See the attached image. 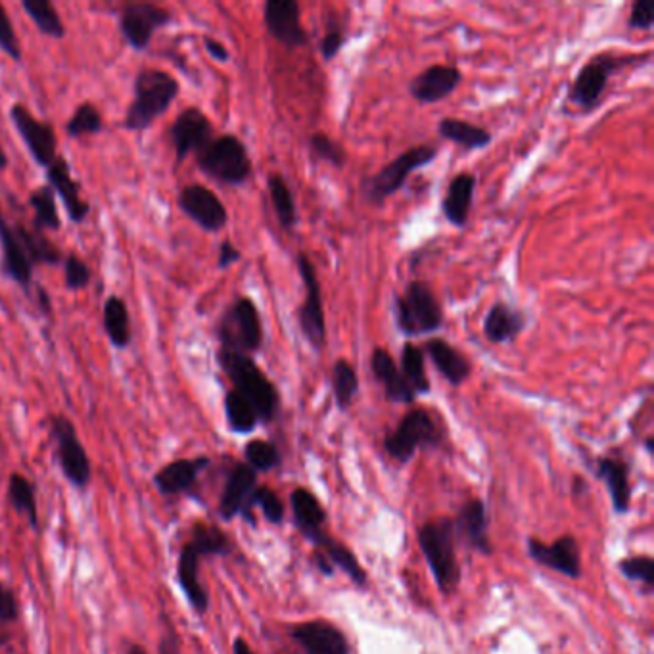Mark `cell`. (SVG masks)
I'll return each instance as SVG.
<instances>
[{
  "label": "cell",
  "mask_w": 654,
  "mask_h": 654,
  "mask_svg": "<svg viewBox=\"0 0 654 654\" xmlns=\"http://www.w3.org/2000/svg\"><path fill=\"white\" fill-rule=\"evenodd\" d=\"M231 539L217 526L196 524L192 538L181 549L177 562V580L187 597L190 607L198 614H206L210 607V597L200 582V561L204 557H219L231 553Z\"/></svg>",
  "instance_id": "obj_1"
},
{
  "label": "cell",
  "mask_w": 654,
  "mask_h": 654,
  "mask_svg": "<svg viewBox=\"0 0 654 654\" xmlns=\"http://www.w3.org/2000/svg\"><path fill=\"white\" fill-rule=\"evenodd\" d=\"M217 363L233 382V390L252 403L259 422H273L277 419L281 409V394L273 380L259 369L252 355L219 348Z\"/></svg>",
  "instance_id": "obj_2"
},
{
  "label": "cell",
  "mask_w": 654,
  "mask_h": 654,
  "mask_svg": "<svg viewBox=\"0 0 654 654\" xmlns=\"http://www.w3.org/2000/svg\"><path fill=\"white\" fill-rule=\"evenodd\" d=\"M135 96L123 119L127 131H146L164 116L179 94V81L164 70H142L135 79Z\"/></svg>",
  "instance_id": "obj_3"
},
{
  "label": "cell",
  "mask_w": 654,
  "mask_h": 654,
  "mask_svg": "<svg viewBox=\"0 0 654 654\" xmlns=\"http://www.w3.org/2000/svg\"><path fill=\"white\" fill-rule=\"evenodd\" d=\"M394 311L398 330L405 338L428 336L444 327V307L426 282H409L396 298Z\"/></svg>",
  "instance_id": "obj_4"
},
{
  "label": "cell",
  "mask_w": 654,
  "mask_h": 654,
  "mask_svg": "<svg viewBox=\"0 0 654 654\" xmlns=\"http://www.w3.org/2000/svg\"><path fill=\"white\" fill-rule=\"evenodd\" d=\"M422 555L436 578L440 591L449 595L461 580V568L455 553V524L451 518L426 522L419 530Z\"/></svg>",
  "instance_id": "obj_5"
},
{
  "label": "cell",
  "mask_w": 654,
  "mask_h": 654,
  "mask_svg": "<svg viewBox=\"0 0 654 654\" xmlns=\"http://www.w3.org/2000/svg\"><path fill=\"white\" fill-rule=\"evenodd\" d=\"M196 164L202 173L227 185L242 187L252 175V160L246 144L234 135L211 139L198 154Z\"/></svg>",
  "instance_id": "obj_6"
},
{
  "label": "cell",
  "mask_w": 654,
  "mask_h": 654,
  "mask_svg": "<svg viewBox=\"0 0 654 654\" xmlns=\"http://www.w3.org/2000/svg\"><path fill=\"white\" fill-rule=\"evenodd\" d=\"M263 321L252 298H236L219 321L217 338L221 348L254 355L263 346Z\"/></svg>",
  "instance_id": "obj_7"
},
{
  "label": "cell",
  "mask_w": 654,
  "mask_h": 654,
  "mask_svg": "<svg viewBox=\"0 0 654 654\" xmlns=\"http://www.w3.org/2000/svg\"><path fill=\"white\" fill-rule=\"evenodd\" d=\"M438 158V148L432 144H419L401 152L398 158L384 165L371 179L365 181V192L369 202L382 206L392 194L405 185L407 177Z\"/></svg>",
  "instance_id": "obj_8"
},
{
  "label": "cell",
  "mask_w": 654,
  "mask_h": 654,
  "mask_svg": "<svg viewBox=\"0 0 654 654\" xmlns=\"http://www.w3.org/2000/svg\"><path fill=\"white\" fill-rule=\"evenodd\" d=\"M440 444V430L426 409H411L403 415L396 430H392L384 447L398 463H409L421 447Z\"/></svg>",
  "instance_id": "obj_9"
},
{
  "label": "cell",
  "mask_w": 654,
  "mask_h": 654,
  "mask_svg": "<svg viewBox=\"0 0 654 654\" xmlns=\"http://www.w3.org/2000/svg\"><path fill=\"white\" fill-rule=\"evenodd\" d=\"M296 267L304 282L305 298L298 309V327L302 330L307 344L315 351H321L327 344V319L321 294V282L317 277L311 259L300 252L296 256Z\"/></svg>",
  "instance_id": "obj_10"
},
{
  "label": "cell",
  "mask_w": 654,
  "mask_h": 654,
  "mask_svg": "<svg viewBox=\"0 0 654 654\" xmlns=\"http://www.w3.org/2000/svg\"><path fill=\"white\" fill-rule=\"evenodd\" d=\"M50 436L56 444V457L64 476L70 480L71 486L85 490L91 484L93 468L73 422L64 415L50 417Z\"/></svg>",
  "instance_id": "obj_11"
},
{
  "label": "cell",
  "mask_w": 654,
  "mask_h": 654,
  "mask_svg": "<svg viewBox=\"0 0 654 654\" xmlns=\"http://www.w3.org/2000/svg\"><path fill=\"white\" fill-rule=\"evenodd\" d=\"M624 64H626V58L614 56L610 52L593 56L584 68L578 71V75L570 87L568 98L584 112L593 110L601 102L612 73L620 70Z\"/></svg>",
  "instance_id": "obj_12"
},
{
  "label": "cell",
  "mask_w": 654,
  "mask_h": 654,
  "mask_svg": "<svg viewBox=\"0 0 654 654\" xmlns=\"http://www.w3.org/2000/svg\"><path fill=\"white\" fill-rule=\"evenodd\" d=\"M173 20L171 12L152 2L125 4L119 14V31L133 50H146L156 31Z\"/></svg>",
  "instance_id": "obj_13"
},
{
  "label": "cell",
  "mask_w": 654,
  "mask_h": 654,
  "mask_svg": "<svg viewBox=\"0 0 654 654\" xmlns=\"http://www.w3.org/2000/svg\"><path fill=\"white\" fill-rule=\"evenodd\" d=\"M10 119L16 127V131L22 135L25 146H27L31 158L35 160V164L48 169L58 158V154H56L58 141H56L54 127L47 121L37 119L20 102H16L10 108Z\"/></svg>",
  "instance_id": "obj_14"
},
{
  "label": "cell",
  "mask_w": 654,
  "mask_h": 654,
  "mask_svg": "<svg viewBox=\"0 0 654 654\" xmlns=\"http://www.w3.org/2000/svg\"><path fill=\"white\" fill-rule=\"evenodd\" d=\"M263 22L269 35L282 47L294 50L309 43L302 25V10L296 0H267L263 6Z\"/></svg>",
  "instance_id": "obj_15"
},
{
  "label": "cell",
  "mask_w": 654,
  "mask_h": 654,
  "mask_svg": "<svg viewBox=\"0 0 654 654\" xmlns=\"http://www.w3.org/2000/svg\"><path fill=\"white\" fill-rule=\"evenodd\" d=\"M179 208L206 233H219L229 223V211L219 196L204 185H188L179 194Z\"/></svg>",
  "instance_id": "obj_16"
},
{
  "label": "cell",
  "mask_w": 654,
  "mask_h": 654,
  "mask_svg": "<svg viewBox=\"0 0 654 654\" xmlns=\"http://www.w3.org/2000/svg\"><path fill=\"white\" fill-rule=\"evenodd\" d=\"M177 160L183 162L190 154H198L213 139V125L210 117L198 108L183 110L169 129Z\"/></svg>",
  "instance_id": "obj_17"
},
{
  "label": "cell",
  "mask_w": 654,
  "mask_h": 654,
  "mask_svg": "<svg viewBox=\"0 0 654 654\" xmlns=\"http://www.w3.org/2000/svg\"><path fill=\"white\" fill-rule=\"evenodd\" d=\"M257 488V472L248 465H234L229 472L225 490L219 501V514L225 520H233L236 516H244L250 524H256L252 511V495Z\"/></svg>",
  "instance_id": "obj_18"
},
{
  "label": "cell",
  "mask_w": 654,
  "mask_h": 654,
  "mask_svg": "<svg viewBox=\"0 0 654 654\" xmlns=\"http://www.w3.org/2000/svg\"><path fill=\"white\" fill-rule=\"evenodd\" d=\"M528 553L541 566H547L559 574H564L566 578L576 580L582 576L580 545L572 536H562L551 545L539 539H528Z\"/></svg>",
  "instance_id": "obj_19"
},
{
  "label": "cell",
  "mask_w": 654,
  "mask_h": 654,
  "mask_svg": "<svg viewBox=\"0 0 654 654\" xmlns=\"http://www.w3.org/2000/svg\"><path fill=\"white\" fill-rule=\"evenodd\" d=\"M463 81V73L457 66H430L421 71L411 83L409 94L421 104H436L455 93Z\"/></svg>",
  "instance_id": "obj_20"
},
{
  "label": "cell",
  "mask_w": 654,
  "mask_h": 654,
  "mask_svg": "<svg viewBox=\"0 0 654 654\" xmlns=\"http://www.w3.org/2000/svg\"><path fill=\"white\" fill-rule=\"evenodd\" d=\"M292 639L302 647L304 654H350L348 637L325 620H311L296 626Z\"/></svg>",
  "instance_id": "obj_21"
},
{
  "label": "cell",
  "mask_w": 654,
  "mask_h": 654,
  "mask_svg": "<svg viewBox=\"0 0 654 654\" xmlns=\"http://www.w3.org/2000/svg\"><path fill=\"white\" fill-rule=\"evenodd\" d=\"M47 185L52 187L64 202L73 223H83L91 211V206L81 198V187L71 175L70 164L66 158H56L47 169Z\"/></svg>",
  "instance_id": "obj_22"
},
{
  "label": "cell",
  "mask_w": 654,
  "mask_h": 654,
  "mask_svg": "<svg viewBox=\"0 0 654 654\" xmlns=\"http://www.w3.org/2000/svg\"><path fill=\"white\" fill-rule=\"evenodd\" d=\"M526 327V313L507 302H495L484 317V336L491 344H513Z\"/></svg>",
  "instance_id": "obj_23"
},
{
  "label": "cell",
  "mask_w": 654,
  "mask_h": 654,
  "mask_svg": "<svg viewBox=\"0 0 654 654\" xmlns=\"http://www.w3.org/2000/svg\"><path fill=\"white\" fill-rule=\"evenodd\" d=\"M210 457H194V459H177L173 463H167L162 470L156 472L154 476V486L158 491L171 497V495H179L190 490L198 476L210 467Z\"/></svg>",
  "instance_id": "obj_24"
},
{
  "label": "cell",
  "mask_w": 654,
  "mask_h": 654,
  "mask_svg": "<svg viewBox=\"0 0 654 654\" xmlns=\"http://www.w3.org/2000/svg\"><path fill=\"white\" fill-rule=\"evenodd\" d=\"M371 371H373L376 382L382 386L388 401L403 403V405L415 403V399H417L415 392L405 382L394 357L388 353V350L374 348L373 355H371Z\"/></svg>",
  "instance_id": "obj_25"
},
{
  "label": "cell",
  "mask_w": 654,
  "mask_h": 654,
  "mask_svg": "<svg viewBox=\"0 0 654 654\" xmlns=\"http://www.w3.org/2000/svg\"><path fill=\"white\" fill-rule=\"evenodd\" d=\"M0 246H2V271L8 279L18 282L25 290L31 288L33 281V265L25 256L24 246L16 234V229L10 227L0 211Z\"/></svg>",
  "instance_id": "obj_26"
},
{
  "label": "cell",
  "mask_w": 654,
  "mask_h": 654,
  "mask_svg": "<svg viewBox=\"0 0 654 654\" xmlns=\"http://www.w3.org/2000/svg\"><path fill=\"white\" fill-rule=\"evenodd\" d=\"M422 351L430 357L436 371L442 374L451 386H461L472 373V365L467 355L451 346L444 338H430Z\"/></svg>",
  "instance_id": "obj_27"
},
{
  "label": "cell",
  "mask_w": 654,
  "mask_h": 654,
  "mask_svg": "<svg viewBox=\"0 0 654 654\" xmlns=\"http://www.w3.org/2000/svg\"><path fill=\"white\" fill-rule=\"evenodd\" d=\"M455 534H461L468 547L480 551L482 555H490L491 543L488 534V513L480 499H470L461 509L459 516L453 520Z\"/></svg>",
  "instance_id": "obj_28"
},
{
  "label": "cell",
  "mask_w": 654,
  "mask_h": 654,
  "mask_svg": "<svg viewBox=\"0 0 654 654\" xmlns=\"http://www.w3.org/2000/svg\"><path fill=\"white\" fill-rule=\"evenodd\" d=\"M474 192H476V177L472 173H459L449 181L442 202V213L453 227L457 229L467 227Z\"/></svg>",
  "instance_id": "obj_29"
},
{
  "label": "cell",
  "mask_w": 654,
  "mask_h": 654,
  "mask_svg": "<svg viewBox=\"0 0 654 654\" xmlns=\"http://www.w3.org/2000/svg\"><path fill=\"white\" fill-rule=\"evenodd\" d=\"M597 476L607 484L614 511L628 513L631 501L630 467L622 459L603 457L597 465Z\"/></svg>",
  "instance_id": "obj_30"
},
{
  "label": "cell",
  "mask_w": 654,
  "mask_h": 654,
  "mask_svg": "<svg viewBox=\"0 0 654 654\" xmlns=\"http://www.w3.org/2000/svg\"><path fill=\"white\" fill-rule=\"evenodd\" d=\"M290 505L294 513V522L302 536L307 539L313 538L315 534L323 532V526L327 522V513L321 505V501L305 488H298L290 495Z\"/></svg>",
  "instance_id": "obj_31"
},
{
  "label": "cell",
  "mask_w": 654,
  "mask_h": 654,
  "mask_svg": "<svg viewBox=\"0 0 654 654\" xmlns=\"http://www.w3.org/2000/svg\"><path fill=\"white\" fill-rule=\"evenodd\" d=\"M315 547H317V553H321L325 559H327L328 564L332 568H340L344 570L348 576H350L351 582L355 585H365L367 582V574L365 570L361 568V564L355 559V555L351 553L348 547H344L342 543H338L336 539L330 538L328 534L319 532L315 534L313 538L309 539Z\"/></svg>",
  "instance_id": "obj_32"
},
{
  "label": "cell",
  "mask_w": 654,
  "mask_h": 654,
  "mask_svg": "<svg viewBox=\"0 0 654 654\" xmlns=\"http://www.w3.org/2000/svg\"><path fill=\"white\" fill-rule=\"evenodd\" d=\"M438 133L445 141L461 146L463 150H484L491 144V133L484 127H478L465 119L457 117H444L438 123Z\"/></svg>",
  "instance_id": "obj_33"
},
{
  "label": "cell",
  "mask_w": 654,
  "mask_h": 654,
  "mask_svg": "<svg viewBox=\"0 0 654 654\" xmlns=\"http://www.w3.org/2000/svg\"><path fill=\"white\" fill-rule=\"evenodd\" d=\"M399 371L403 374L405 382L409 388L415 392V396H426L430 394V378L426 373V363H424V351L411 340H407L401 348V357H399Z\"/></svg>",
  "instance_id": "obj_34"
},
{
  "label": "cell",
  "mask_w": 654,
  "mask_h": 654,
  "mask_svg": "<svg viewBox=\"0 0 654 654\" xmlns=\"http://www.w3.org/2000/svg\"><path fill=\"white\" fill-rule=\"evenodd\" d=\"M104 330L116 350H125L131 344V317L119 296H110L104 304Z\"/></svg>",
  "instance_id": "obj_35"
},
{
  "label": "cell",
  "mask_w": 654,
  "mask_h": 654,
  "mask_svg": "<svg viewBox=\"0 0 654 654\" xmlns=\"http://www.w3.org/2000/svg\"><path fill=\"white\" fill-rule=\"evenodd\" d=\"M267 190H269V196H271V202H273V208H275L282 229L292 231L298 225L300 215H298L294 194H292V188L288 185V181L282 177L281 173H271L267 177Z\"/></svg>",
  "instance_id": "obj_36"
},
{
  "label": "cell",
  "mask_w": 654,
  "mask_h": 654,
  "mask_svg": "<svg viewBox=\"0 0 654 654\" xmlns=\"http://www.w3.org/2000/svg\"><path fill=\"white\" fill-rule=\"evenodd\" d=\"M14 229L31 265H58L60 261H64L62 252L41 231L25 229L24 225H16Z\"/></svg>",
  "instance_id": "obj_37"
},
{
  "label": "cell",
  "mask_w": 654,
  "mask_h": 654,
  "mask_svg": "<svg viewBox=\"0 0 654 654\" xmlns=\"http://www.w3.org/2000/svg\"><path fill=\"white\" fill-rule=\"evenodd\" d=\"M332 392L340 411H348L359 394V376L348 359H338L332 365Z\"/></svg>",
  "instance_id": "obj_38"
},
{
  "label": "cell",
  "mask_w": 654,
  "mask_h": 654,
  "mask_svg": "<svg viewBox=\"0 0 654 654\" xmlns=\"http://www.w3.org/2000/svg\"><path fill=\"white\" fill-rule=\"evenodd\" d=\"M22 8L43 35L52 39H64L66 25L60 20V14L50 0H22Z\"/></svg>",
  "instance_id": "obj_39"
},
{
  "label": "cell",
  "mask_w": 654,
  "mask_h": 654,
  "mask_svg": "<svg viewBox=\"0 0 654 654\" xmlns=\"http://www.w3.org/2000/svg\"><path fill=\"white\" fill-rule=\"evenodd\" d=\"M29 204L35 211L33 229L45 233V231H58L62 227L60 213L56 206V194L52 187L43 185V187L33 190L29 196Z\"/></svg>",
  "instance_id": "obj_40"
},
{
  "label": "cell",
  "mask_w": 654,
  "mask_h": 654,
  "mask_svg": "<svg viewBox=\"0 0 654 654\" xmlns=\"http://www.w3.org/2000/svg\"><path fill=\"white\" fill-rule=\"evenodd\" d=\"M225 417L229 428L236 434H252L259 424V417L252 403L240 396L236 390L227 392L225 396Z\"/></svg>",
  "instance_id": "obj_41"
},
{
  "label": "cell",
  "mask_w": 654,
  "mask_h": 654,
  "mask_svg": "<svg viewBox=\"0 0 654 654\" xmlns=\"http://www.w3.org/2000/svg\"><path fill=\"white\" fill-rule=\"evenodd\" d=\"M8 499L12 507L20 514H25L29 520V526L35 530L39 526V511H37V499H35V488L33 484L18 472L10 476L8 482Z\"/></svg>",
  "instance_id": "obj_42"
},
{
  "label": "cell",
  "mask_w": 654,
  "mask_h": 654,
  "mask_svg": "<svg viewBox=\"0 0 654 654\" xmlns=\"http://www.w3.org/2000/svg\"><path fill=\"white\" fill-rule=\"evenodd\" d=\"M102 131V116L94 104H81L66 123V135L70 139H81L87 135H98Z\"/></svg>",
  "instance_id": "obj_43"
},
{
  "label": "cell",
  "mask_w": 654,
  "mask_h": 654,
  "mask_svg": "<svg viewBox=\"0 0 654 654\" xmlns=\"http://www.w3.org/2000/svg\"><path fill=\"white\" fill-rule=\"evenodd\" d=\"M246 465L254 468L256 472H267L281 465V453L277 445L267 440H252L244 447Z\"/></svg>",
  "instance_id": "obj_44"
},
{
  "label": "cell",
  "mask_w": 654,
  "mask_h": 654,
  "mask_svg": "<svg viewBox=\"0 0 654 654\" xmlns=\"http://www.w3.org/2000/svg\"><path fill=\"white\" fill-rule=\"evenodd\" d=\"M309 148L311 154L327 164L334 165L338 169H342L346 162H348V152L344 150V146L338 141H334L332 137H328L327 133H313L309 137Z\"/></svg>",
  "instance_id": "obj_45"
},
{
  "label": "cell",
  "mask_w": 654,
  "mask_h": 654,
  "mask_svg": "<svg viewBox=\"0 0 654 654\" xmlns=\"http://www.w3.org/2000/svg\"><path fill=\"white\" fill-rule=\"evenodd\" d=\"M250 505H252V511L256 507H259L263 511V514H265V518L269 522H273V524H281L282 520H284V505H282L279 495L271 490V488L257 486L254 495H252Z\"/></svg>",
  "instance_id": "obj_46"
},
{
  "label": "cell",
  "mask_w": 654,
  "mask_h": 654,
  "mask_svg": "<svg viewBox=\"0 0 654 654\" xmlns=\"http://www.w3.org/2000/svg\"><path fill=\"white\" fill-rule=\"evenodd\" d=\"M91 281H93V273L81 257L75 254L64 257V284L68 290H83L91 284Z\"/></svg>",
  "instance_id": "obj_47"
},
{
  "label": "cell",
  "mask_w": 654,
  "mask_h": 654,
  "mask_svg": "<svg viewBox=\"0 0 654 654\" xmlns=\"http://www.w3.org/2000/svg\"><path fill=\"white\" fill-rule=\"evenodd\" d=\"M620 572L633 582H641L647 587L654 584V561L651 557H631L620 562Z\"/></svg>",
  "instance_id": "obj_48"
},
{
  "label": "cell",
  "mask_w": 654,
  "mask_h": 654,
  "mask_svg": "<svg viewBox=\"0 0 654 654\" xmlns=\"http://www.w3.org/2000/svg\"><path fill=\"white\" fill-rule=\"evenodd\" d=\"M0 50L14 62H22V47L8 18L6 8L0 4Z\"/></svg>",
  "instance_id": "obj_49"
},
{
  "label": "cell",
  "mask_w": 654,
  "mask_h": 654,
  "mask_svg": "<svg viewBox=\"0 0 654 654\" xmlns=\"http://www.w3.org/2000/svg\"><path fill=\"white\" fill-rule=\"evenodd\" d=\"M628 27L633 31H651L654 27V0H635Z\"/></svg>",
  "instance_id": "obj_50"
},
{
  "label": "cell",
  "mask_w": 654,
  "mask_h": 654,
  "mask_svg": "<svg viewBox=\"0 0 654 654\" xmlns=\"http://www.w3.org/2000/svg\"><path fill=\"white\" fill-rule=\"evenodd\" d=\"M344 43H346V33L342 29V25H328L327 33H325V37L321 41V56L327 62H332L342 52Z\"/></svg>",
  "instance_id": "obj_51"
},
{
  "label": "cell",
  "mask_w": 654,
  "mask_h": 654,
  "mask_svg": "<svg viewBox=\"0 0 654 654\" xmlns=\"http://www.w3.org/2000/svg\"><path fill=\"white\" fill-rule=\"evenodd\" d=\"M18 618V599L16 593L0 584V622H14Z\"/></svg>",
  "instance_id": "obj_52"
},
{
  "label": "cell",
  "mask_w": 654,
  "mask_h": 654,
  "mask_svg": "<svg viewBox=\"0 0 654 654\" xmlns=\"http://www.w3.org/2000/svg\"><path fill=\"white\" fill-rule=\"evenodd\" d=\"M158 654H181L179 635L169 620H165V633L158 645Z\"/></svg>",
  "instance_id": "obj_53"
},
{
  "label": "cell",
  "mask_w": 654,
  "mask_h": 654,
  "mask_svg": "<svg viewBox=\"0 0 654 654\" xmlns=\"http://www.w3.org/2000/svg\"><path fill=\"white\" fill-rule=\"evenodd\" d=\"M240 257H242V254H240V250L234 246L233 242L223 240L221 246H219V254H217V267L221 271H225V269L233 267L236 261H240Z\"/></svg>",
  "instance_id": "obj_54"
},
{
  "label": "cell",
  "mask_w": 654,
  "mask_h": 654,
  "mask_svg": "<svg viewBox=\"0 0 654 654\" xmlns=\"http://www.w3.org/2000/svg\"><path fill=\"white\" fill-rule=\"evenodd\" d=\"M204 47H206V52L210 54L211 58H213L215 62H221V64H225V62H229V60H231V52L227 50V47H225L223 43H219V41L211 39V37H204Z\"/></svg>",
  "instance_id": "obj_55"
},
{
  "label": "cell",
  "mask_w": 654,
  "mask_h": 654,
  "mask_svg": "<svg viewBox=\"0 0 654 654\" xmlns=\"http://www.w3.org/2000/svg\"><path fill=\"white\" fill-rule=\"evenodd\" d=\"M37 300H39V307H41L43 313H50L52 311V300H50L47 290L41 288V286H37Z\"/></svg>",
  "instance_id": "obj_56"
},
{
  "label": "cell",
  "mask_w": 654,
  "mask_h": 654,
  "mask_svg": "<svg viewBox=\"0 0 654 654\" xmlns=\"http://www.w3.org/2000/svg\"><path fill=\"white\" fill-rule=\"evenodd\" d=\"M233 653L234 654H256L252 651V647L242 639V637H236L233 643Z\"/></svg>",
  "instance_id": "obj_57"
},
{
  "label": "cell",
  "mask_w": 654,
  "mask_h": 654,
  "mask_svg": "<svg viewBox=\"0 0 654 654\" xmlns=\"http://www.w3.org/2000/svg\"><path fill=\"white\" fill-rule=\"evenodd\" d=\"M8 167V158H6V154H4V150L0 148V171H4Z\"/></svg>",
  "instance_id": "obj_58"
},
{
  "label": "cell",
  "mask_w": 654,
  "mask_h": 654,
  "mask_svg": "<svg viewBox=\"0 0 654 654\" xmlns=\"http://www.w3.org/2000/svg\"><path fill=\"white\" fill-rule=\"evenodd\" d=\"M127 654H146V651L142 647H139V645H133Z\"/></svg>",
  "instance_id": "obj_59"
},
{
  "label": "cell",
  "mask_w": 654,
  "mask_h": 654,
  "mask_svg": "<svg viewBox=\"0 0 654 654\" xmlns=\"http://www.w3.org/2000/svg\"><path fill=\"white\" fill-rule=\"evenodd\" d=\"M647 449H649V453H653V438L647 440Z\"/></svg>",
  "instance_id": "obj_60"
}]
</instances>
